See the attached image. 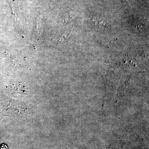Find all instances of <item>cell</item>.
Segmentation results:
<instances>
[{"label":"cell","mask_w":149,"mask_h":149,"mask_svg":"<svg viewBox=\"0 0 149 149\" xmlns=\"http://www.w3.org/2000/svg\"><path fill=\"white\" fill-rule=\"evenodd\" d=\"M44 20L42 17H39L37 19L36 22V34L38 37H40L42 35L44 32Z\"/></svg>","instance_id":"3"},{"label":"cell","mask_w":149,"mask_h":149,"mask_svg":"<svg viewBox=\"0 0 149 149\" xmlns=\"http://www.w3.org/2000/svg\"><path fill=\"white\" fill-rule=\"evenodd\" d=\"M71 30H72V29H71V28H70V29H67V30H66V31H65L64 34L62 36V37L61 38L59 42H58L59 44L62 43L63 42H64L65 40H66L68 38V37H69L70 35Z\"/></svg>","instance_id":"4"},{"label":"cell","mask_w":149,"mask_h":149,"mask_svg":"<svg viewBox=\"0 0 149 149\" xmlns=\"http://www.w3.org/2000/svg\"><path fill=\"white\" fill-rule=\"evenodd\" d=\"M3 119V118L2 117V116H1V115H0V122L1 121V120Z\"/></svg>","instance_id":"5"},{"label":"cell","mask_w":149,"mask_h":149,"mask_svg":"<svg viewBox=\"0 0 149 149\" xmlns=\"http://www.w3.org/2000/svg\"><path fill=\"white\" fill-rule=\"evenodd\" d=\"M8 1L12 10V17L13 19L14 22L17 27H20L21 26V23L20 22L17 5L15 0H8Z\"/></svg>","instance_id":"1"},{"label":"cell","mask_w":149,"mask_h":149,"mask_svg":"<svg viewBox=\"0 0 149 149\" xmlns=\"http://www.w3.org/2000/svg\"><path fill=\"white\" fill-rule=\"evenodd\" d=\"M10 58L14 65H24L25 59L24 56L18 54H14L10 55Z\"/></svg>","instance_id":"2"}]
</instances>
